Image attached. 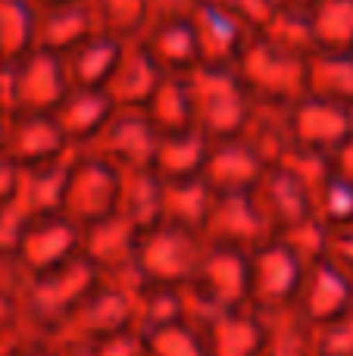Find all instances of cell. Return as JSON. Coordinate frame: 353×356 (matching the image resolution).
<instances>
[{"label": "cell", "instance_id": "6da1fadb", "mask_svg": "<svg viewBox=\"0 0 353 356\" xmlns=\"http://www.w3.org/2000/svg\"><path fill=\"white\" fill-rule=\"evenodd\" d=\"M194 125L210 141L235 138L244 131L254 110V94L241 81L235 66H197L188 75Z\"/></svg>", "mask_w": 353, "mask_h": 356}, {"label": "cell", "instance_id": "7a4b0ae2", "mask_svg": "<svg viewBox=\"0 0 353 356\" xmlns=\"http://www.w3.org/2000/svg\"><path fill=\"white\" fill-rule=\"evenodd\" d=\"M306 60L310 54H297L263 31H254L235 69L247 91L254 94V100L294 104L306 94Z\"/></svg>", "mask_w": 353, "mask_h": 356}, {"label": "cell", "instance_id": "3957f363", "mask_svg": "<svg viewBox=\"0 0 353 356\" xmlns=\"http://www.w3.org/2000/svg\"><path fill=\"white\" fill-rule=\"evenodd\" d=\"M10 79H13L16 116L19 113H54L56 104L69 91L63 56L41 47H31L25 56L10 63Z\"/></svg>", "mask_w": 353, "mask_h": 356}, {"label": "cell", "instance_id": "277c9868", "mask_svg": "<svg viewBox=\"0 0 353 356\" xmlns=\"http://www.w3.org/2000/svg\"><path fill=\"white\" fill-rule=\"evenodd\" d=\"M191 25L194 35H197L204 66H235L241 50L254 38V29L247 22H241L238 16H231L229 10H222L213 0H200L194 6Z\"/></svg>", "mask_w": 353, "mask_h": 356}, {"label": "cell", "instance_id": "5b68a950", "mask_svg": "<svg viewBox=\"0 0 353 356\" xmlns=\"http://www.w3.org/2000/svg\"><path fill=\"white\" fill-rule=\"evenodd\" d=\"M138 41L154 56L163 75H191L197 66H204L191 16H150Z\"/></svg>", "mask_w": 353, "mask_h": 356}, {"label": "cell", "instance_id": "8992f818", "mask_svg": "<svg viewBox=\"0 0 353 356\" xmlns=\"http://www.w3.org/2000/svg\"><path fill=\"white\" fill-rule=\"evenodd\" d=\"M66 135L54 113H19L6 119V147L3 156L19 169H31L41 163H54L66 150Z\"/></svg>", "mask_w": 353, "mask_h": 356}, {"label": "cell", "instance_id": "52a82bcc", "mask_svg": "<svg viewBox=\"0 0 353 356\" xmlns=\"http://www.w3.org/2000/svg\"><path fill=\"white\" fill-rule=\"evenodd\" d=\"M294 141L310 150H335L353 131V110L331 100L304 94L291 104Z\"/></svg>", "mask_w": 353, "mask_h": 356}, {"label": "cell", "instance_id": "ba28073f", "mask_svg": "<svg viewBox=\"0 0 353 356\" xmlns=\"http://www.w3.org/2000/svg\"><path fill=\"white\" fill-rule=\"evenodd\" d=\"M160 81H163L160 66H156L154 56L144 50V44L135 38V41H125L122 56H119V63H116V69H113L110 81L104 85V91L110 94L116 106L144 110Z\"/></svg>", "mask_w": 353, "mask_h": 356}, {"label": "cell", "instance_id": "9c48e42d", "mask_svg": "<svg viewBox=\"0 0 353 356\" xmlns=\"http://www.w3.org/2000/svg\"><path fill=\"white\" fill-rule=\"evenodd\" d=\"M122 47L125 41L106 31H91L79 44H72L66 54H60L69 88H104L122 56Z\"/></svg>", "mask_w": 353, "mask_h": 356}, {"label": "cell", "instance_id": "30bf717a", "mask_svg": "<svg viewBox=\"0 0 353 356\" xmlns=\"http://www.w3.org/2000/svg\"><path fill=\"white\" fill-rule=\"evenodd\" d=\"M113 110L116 104L104 88H69L66 97L56 104L54 119L60 122L69 144H88L106 125Z\"/></svg>", "mask_w": 353, "mask_h": 356}, {"label": "cell", "instance_id": "8fae6325", "mask_svg": "<svg viewBox=\"0 0 353 356\" xmlns=\"http://www.w3.org/2000/svg\"><path fill=\"white\" fill-rule=\"evenodd\" d=\"M91 31H97V22L88 0H69L47 10H35V47L50 54H66Z\"/></svg>", "mask_w": 353, "mask_h": 356}, {"label": "cell", "instance_id": "7c38bea8", "mask_svg": "<svg viewBox=\"0 0 353 356\" xmlns=\"http://www.w3.org/2000/svg\"><path fill=\"white\" fill-rule=\"evenodd\" d=\"M306 94L353 110V50H316V54H310Z\"/></svg>", "mask_w": 353, "mask_h": 356}, {"label": "cell", "instance_id": "4fadbf2b", "mask_svg": "<svg viewBox=\"0 0 353 356\" xmlns=\"http://www.w3.org/2000/svg\"><path fill=\"white\" fill-rule=\"evenodd\" d=\"M144 113H147V119L154 122V129L160 131V135L197 129V125H194L191 91H188V75H163L156 91L150 94Z\"/></svg>", "mask_w": 353, "mask_h": 356}, {"label": "cell", "instance_id": "5bb4252c", "mask_svg": "<svg viewBox=\"0 0 353 356\" xmlns=\"http://www.w3.org/2000/svg\"><path fill=\"white\" fill-rule=\"evenodd\" d=\"M306 19H310L313 54L353 50V0H316Z\"/></svg>", "mask_w": 353, "mask_h": 356}, {"label": "cell", "instance_id": "9a60e30c", "mask_svg": "<svg viewBox=\"0 0 353 356\" xmlns=\"http://www.w3.org/2000/svg\"><path fill=\"white\" fill-rule=\"evenodd\" d=\"M88 3L97 31H106L119 41H135L150 22V0H88Z\"/></svg>", "mask_w": 353, "mask_h": 356}, {"label": "cell", "instance_id": "2e32d148", "mask_svg": "<svg viewBox=\"0 0 353 356\" xmlns=\"http://www.w3.org/2000/svg\"><path fill=\"white\" fill-rule=\"evenodd\" d=\"M222 10H229L231 16H238L241 22H247L254 31H260L263 25L272 19V0H213Z\"/></svg>", "mask_w": 353, "mask_h": 356}, {"label": "cell", "instance_id": "e0dca14e", "mask_svg": "<svg viewBox=\"0 0 353 356\" xmlns=\"http://www.w3.org/2000/svg\"><path fill=\"white\" fill-rule=\"evenodd\" d=\"M19 172L22 169L16 166L13 160H6V156H0V203L6 200V197L16 191V178H19Z\"/></svg>", "mask_w": 353, "mask_h": 356}, {"label": "cell", "instance_id": "ac0fdd59", "mask_svg": "<svg viewBox=\"0 0 353 356\" xmlns=\"http://www.w3.org/2000/svg\"><path fill=\"white\" fill-rule=\"evenodd\" d=\"M316 6V0H272V10L281 13H310Z\"/></svg>", "mask_w": 353, "mask_h": 356}, {"label": "cell", "instance_id": "d6986e66", "mask_svg": "<svg viewBox=\"0 0 353 356\" xmlns=\"http://www.w3.org/2000/svg\"><path fill=\"white\" fill-rule=\"evenodd\" d=\"M31 10H47V6H56V3H69V0H25Z\"/></svg>", "mask_w": 353, "mask_h": 356}, {"label": "cell", "instance_id": "ffe728a7", "mask_svg": "<svg viewBox=\"0 0 353 356\" xmlns=\"http://www.w3.org/2000/svg\"><path fill=\"white\" fill-rule=\"evenodd\" d=\"M3 147H6V119L0 116V156H3Z\"/></svg>", "mask_w": 353, "mask_h": 356}]
</instances>
